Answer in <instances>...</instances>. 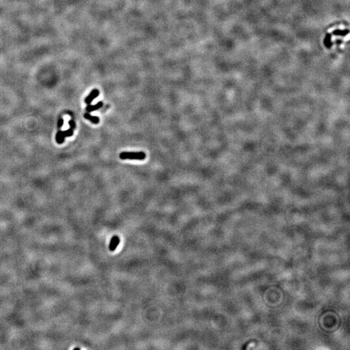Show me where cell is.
<instances>
[{
    "label": "cell",
    "mask_w": 350,
    "mask_h": 350,
    "mask_svg": "<svg viewBox=\"0 0 350 350\" xmlns=\"http://www.w3.org/2000/svg\"><path fill=\"white\" fill-rule=\"evenodd\" d=\"M119 158L121 160H143L145 159L146 155L143 152H123L120 153Z\"/></svg>",
    "instance_id": "obj_1"
},
{
    "label": "cell",
    "mask_w": 350,
    "mask_h": 350,
    "mask_svg": "<svg viewBox=\"0 0 350 350\" xmlns=\"http://www.w3.org/2000/svg\"><path fill=\"white\" fill-rule=\"evenodd\" d=\"M99 95V91L97 89H94L89 95L84 99V102L87 105H90L95 99H96Z\"/></svg>",
    "instance_id": "obj_2"
},
{
    "label": "cell",
    "mask_w": 350,
    "mask_h": 350,
    "mask_svg": "<svg viewBox=\"0 0 350 350\" xmlns=\"http://www.w3.org/2000/svg\"><path fill=\"white\" fill-rule=\"evenodd\" d=\"M119 241H120L119 238L118 236L115 235L112 237V239H111V241H110V247H109L110 250L111 251L113 252L115 250L117 247H118V244H119Z\"/></svg>",
    "instance_id": "obj_3"
},
{
    "label": "cell",
    "mask_w": 350,
    "mask_h": 350,
    "mask_svg": "<svg viewBox=\"0 0 350 350\" xmlns=\"http://www.w3.org/2000/svg\"><path fill=\"white\" fill-rule=\"evenodd\" d=\"M103 103L101 101L98 102L97 104H95V105H91L90 104V105H88L87 107L86 108V110L88 112V113H90V112L99 110V108H101L103 107Z\"/></svg>",
    "instance_id": "obj_4"
},
{
    "label": "cell",
    "mask_w": 350,
    "mask_h": 350,
    "mask_svg": "<svg viewBox=\"0 0 350 350\" xmlns=\"http://www.w3.org/2000/svg\"><path fill=\"white\" fill-rule=\"evenodd\" d=\"M84 118L86 119L87 120L90 121L91 123H93L94 124H98L99 123V118L97 116H94V115H90L89 113H86L84 115Z\"/></svg>",
    "instance_id": "obj_5"
},
{
    "label": "cell",
    "mask_w": 350,
    "mask_h": 350,
    "mask_svg": "<svg viewBox=\"0 0 350 350\" xmlns=\"http://www.w3.org/2000/svg\"><path fill=\"white\" fill-rule=\"evenodd\" d=\"M65 136L64 134L63 133V131H61L59 130L58 131V132L57 133V135H56V141L57 143L58 144H62L64 143V140H65Z\"/></svg>",
    "instance_id": "obj_6"
},
{
    "label": "cell",
    "mask_w": 350,
    "mask_h": 350,
    "mask_svg": "<svg viewBox=\"0 0 350 350\" xmlns=\"http://www.w3.org/2000/svg\"><path fill=\"white\" fill-rule=\"evenodd\" d=\"M63 133H64L65 137H70V136H73V129L69 128V129H68V130L63 131Z\"/></svg>",
    "instance_id": "obj_7"
},
{
    "label": "cell",
    "mask_w": 350,
    "mask_h": 350,
    "mask_svg": "<svg viewBox=\"0 0 350 350\" xmlns=\"http://www.w3.org/2000/svg\"><path fill=\"white\" fill-rule=\"evenodd\" d=\"M68 123H69V125L70 127V128L73 129H73H75V128H76V124H75V121H74L73 120H72V119L69 120Z\"/></svg>",
    "instance_id": "obj_8"
},
{
    "label": "cell",
    "mask_w": 350,
    "mask_h": 350,
    "mask_svg": "<svg viewBox=\"0 0 350 350\" xmlns=\"http://www.w3.org/2000/svg\"><path fill=\"white\" fill-rule=\"evenodd\" d=\"M63 124H64V119H63L60 118V119H58V128H60L62 127V125H63Z\"/></svg>",
    "instance_id": "obj_9"
}]
</instances>
